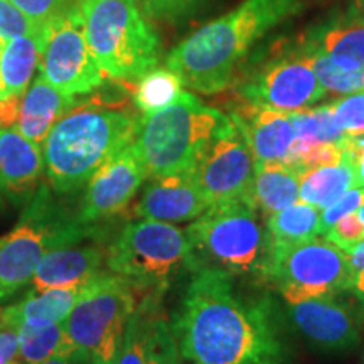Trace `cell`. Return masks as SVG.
Returning <instances> with one entry per match:
<instances>
[{
  "label": "cell",
  "mask_w": 364,
  "mask_h": 364,
  "mask_svg": "<svg viewBox=\"0 0 364 364\" xmlns=\"http://www.w3.org/2000/svg\"><path fill=\"white\" fill-rule=\"evenodd\" d=\"M162 295L147 294L132 314L122 343L120 356L117 364H145V346L147 332L154 314L161 307Z\"/></svg>",
  "instance_id": "f546056e"
},
{
  "label": "cell",
  "mask_w": 364,
  "mask_h": 364,
  "mask_svg": "<svg viewBox=\"0 0 364 364\" xmlns=\"http://www.w3.org/2000/svg\"><path fill=\"white\" fill-rule=\"evenodd\" d=\"M300 174L285 162H265L255 166L252 204L270 218L299 201Z\"/></svg>",
  "instance_id": "cb8c5ba5"
},
{
  "label": "cell",
  "mask_w": 364,
  "mask_h": 364,
  "mask_svg": "<svg viewBox=\"0 0 364 364\" xmlns=\"http://www.w3.org/2000/svg\"><path fill=\"white\" fill-rule=\"evenodd\" d=\"M0 314H2V309H0Z\"/></svg>",
  "instance_id": "7dc6e473"
},
{
  "label": "cell",
  "mask_w": 364,
  "mask_h": 364,
  "mask_svg": "<svg viewBox=\"0 0 364 364\" xmlns=\"http://www.w3.org/2000/svg\"><path fill=\"white\" fill-rule=\"evenodd\" d=\"M76 7L105 76L129 85L159 66L161 38L135 0H76Z\"/></svg>",
  "instance_id": "5b68a950"
},
{
  "label": "cell",
  "mask_w": 364,
  "mask_h": 364,
  "mask_svg": "<svg viewBox=\"0 0 364 364\" xmlns=\"http://www.w3.org/2000/svg\"><path fill=\"white\" fill-rule=\"evenodd\" d=\"M349 16L356 17L359 21H364V0H354L353 14H349Z\"/></svg>",
  "instance_id": "7bdbcfd3"
},
{
  "label": "cell",
  "mask_w": 364,
  "mask_h": 364,
  "mask_svg": "<svg viewBox=\"0 0 364 364\" xmlns=\"http://www.w3.org/2000/svg\"><path fill=\"white\" fill-rule=\"evenodd\" d=\"M292 51L312 68L314 75L317 76L318 83L324 86L327 93L346 97V95L364 91V70H343L321 48H317L316 44L304 38V36H300Z\"/></svg>",
  "instance_id": "83f0119b"
},
{
  "label": "cell",
  "mask_w": 364,
  "mask_h": 364,
  "mask_svg": "<svg viewBox=\"0 0 364 364\" xmlns=\"http://www.w3.org/2000/svg\"><path fill=\"white\" fill-rule=\"evenodd\" d=\"M356 186V162L344 150L343 161L336 166L317 167L300 176L299 199L300 203L324 209Z\"/></svg>",
  "instance_id": "484cf974"
},
{
  "label": "cell",
  "mask_w": 364,
  "mask_h": 364,
  "mask_svg": "<svg viewBox=\"0 0 364 364\" xmlns=\"http://www.w3.org/2000/svg\"><path fill=\"white\" fill-rule=\"evenodd\" d=\"M300 11V0H243L177 44L166 66L196 93H221L238 78L255 46Z\"/></svg>",
  "instance_id": "7a4b0ae2"
},
{
  "label": "cell",
  "mask_w": 364,
  "mask_h": 364,
  "mask_svg": "<svg viewBox=\"0 0 364 364\" xmlns=\"http://www.w3.org/2000/svg\"><path fill=\"white\" fill-rule=\"evenodd\" d=\"M149 177L147 167L134 144L112 157L88 181L78 221L95 225L105 218H112L129 206Z\"/></svg>",
  "instance_id": "5bb4252c"
},
{
  "label": "cell",
  "mask_w": 364,
  "mask_h": 364,
  "mask_svg": "<svg viewBox=\"0 0 364 364\" xmlns=\"http://www.w3.org/2000/svg\"><path fill=\"white\" fill-rule=\"evenodd\" d=\"M124 98L90 100L71 108L43 144L44 172L58 194L88 184L100 167L134 144L140 117L122 110Z\"/></svg>",
  "instance_id": "3957f363"
},
{
  "label": "cell",
  "mask_w": 364,
  "mask_h": 364,
  "mask_svg": "<svg viewBox=\"0 0 364 364\" xmlns=\"http://www.w3.org/2000/svg\"><path fill=\"white\" fill-rule=\"evenodd\" d=\"M307 38L336 65L348 71L364 70V21L348 16L309 29Z\"/></svg>",
  "instance_id": "7402d4cb"
},
{
  "label": "cell",
  "mask_w": 364,
  "mask_h": 364,
  "mask_svg": "<svg viewBox=\"0 0 364 364\" xmlns=\"http://www.w3.org/2000/svg\"><path fill=\"white\" fill-rule=\"evenodd\" d=\"M349 262H351L354 277H356L359 272L364 270V240L353 250L351 253H349Z\"/></svg>",
  "instance_id": "ab89813d"
},
{
  "label": "cell",
  "mask_w": 364,
  "mask_h": 364,
  "mask_svg": "<svg viewBox=\"0 0 364 364\" xmlns=\"http://www.w3.org/2000/svg\"><path fill=\"white\" fill-rule=\"evenodd\" d=\"M186 231L193 243L196 270L215 267L233 277L267 282L270 238L250 203L211 206Z\"/></svg>",
  "instance_id": "52a82bcc"
},
{
  "label": "cell",
  "mask_w": 364,
  "mask_h": 364,
  "mask_svg": "<svg viewBox=\"0 0 364 364\" xmlns=\"http://www.w3.org/2000/svg\"><path fill=\"white\" fill-rule=\"evenodd\" d=\"M85 240L61 245L44 255L31 280V292L83 285L102 273L107 250L98 245H83Z\"/></svg>",
  "instance_id": "d6986e66"
},
{
  "label": "cell",
  "mask_w": 364,
  "mask_h": 364,
  "mask_svg": "<svg viewBox=\"0 0 364 364\" xmlns=\"http://www.w3.org/2000/svg\"><path fill=\"white\" fill-rule=\"evenodd\" d=\"M41 364H91L88 359H86L81 353H73L71 356H61V358H54L49 359V361L41 363Z\"/></svg>",
  "instance_id": "60d3db41"
},
{
  "label": "cell",
  "mask_w": 364,
  "mask_h": 364,
  "mask_svg": "<svg viewBox=\"0 0 364 364\" xmlns=\"http://www.w3.org/2000/svg\"><path fill=\"white\" fill-rule=\"evenodd\" d=\"M145 364H184L179 344L162 309L159 307L150 321L145 346Z\"/></svg>",
  "instance_id": "4dcf8cb0"
},
{
  "label": "cell",
  "mask_w": 364,
  "mask_h": 364,
  "mask_svg": "<svg viewBox=\"0 0 364 364\" xmlns=\"http://www.w3.org/2000/svg\"><path fill=\"white\" fill-rule=\"evenodd\" d=\"M208 209L209 203L196 172H184L152 177L136 203L135 216L176 225L198 220Z\"/></svg>",
  "instance_id": "2e32d148"
},
{
  "label": "cell",
  "mask_w": 364,
  "mask_h": 364,
  "mask_svg": "<svg viewBox=\"0 0 364 364\" xmlns=\"http://www.w3.org/2000/svg\"><path fill=\"white\" fill-rule=\"evenodd\" d=\"M324 238L349 255L364 240V226L358 220L356 213H353L336 223L324 235Z\"/></svg>",
  "instance_id": "d590c367"
},
{
  "label": "cell",
  "mask_w": 364,
  "mask_h": 364,
  "mask_svg": "<svg viewBox=\"0 0 364 364\" xmlns=\"http://www.w3.org/2000/svg\"><path fill=\"white\" fill-rule=\"evenodd\" d=\"M356 216H358V220L361 221V225L364 226V204L356 211Z\"/></svg>",
  "instance_id": "f6af8a7d"
},
{
  "label": "cell",
  "mask_w": 364,
  "mask_h": 364,
  "mask_svg": "<svg viewBox=\"0 0 364 364\" xmlns=\"http://www.w3.org/2000/svg\"><path fill=\"white\" fill-rule=\"evenodd\" d=\"M326 95L312 68L292 48L273 54L238 83L241 102L284 113L311 108Z\"/></svg>",
  "instance_id": "7c38bea8"
},
{
  "label": "cell",
  "mask_w": 364,
  "mask_h": 364,
  "mask_svg": "<svg viewBox=\"0 0 364 364\" xmlns=\"http://www.w3.org/2000/svg\"><path fill=\"white\" fill-rule=\"evenodd\" d=\"M230 118L252 150L255 166L265 162H285L295 142L290 113L241 102L230 112Z\"/></svg>",
  "instance_id": "e0dca14e"
},
{
  "label": "cell",
  "mask_w": 364,
  "mask_h": 364,
  "mask_svg": "<svg viewBox=\"0 0 364 364\" xmlns=\"http://www.w3.org/2000/svg\"><path fill=\"white\" fill-rule=\"evenodd\" d=\"M196 179L209 208L230 203L252 204L255 159L233 120L218 132L203 154L196 167Z\"/></svg>",
  "instance_id": "4fadbf2b"
},
{
  "label": "cell",
  "mask_w": 364,
  "mask_h": 364,
  "mask_svg": "<svg viewBox=\"0 0 364 364\" xmlns=\"http://www.w3.org/2000/svg\"><path fill=\"white\" fill-rule=\"evenodd\" d=\"M361 364H364V356H363V361H361Z\"/></svg>",
  "instance_id": "bcb514c9"
},
{
  "label": "cell",
  "mask_w": 364,
  "mask_h": 364,
  "mask_svg": "<svg viewBox=\"0 0 364 364\" xmlns=\"http://www.w3.org/2000/svg\"><path fill=\"white\" fill-rule=\"evenodd\" d=\"M265 226L270 238L272 260L287 250L317 238L321 235V213L311 204L295 203L267 218Z\"/></svg>",
  "instance_id": "d4e9b609"
},
{
  "label": "cell",
  "mask_w": 364,
  "mask_h": 364,
  "mask_svg": "<svg viewBox=\"0 0 364 364\" xmlns=\"http://www.w3.org/2000/svg\"><path fill=\"white\" fill-rule=\"evenodd\" d=\"M364 204V188L363 186H356V188L349 189L344 193L336 203L331 206L322 209L321 213V235L324 236L332 226L344 216L353 215Z\"/></svg>",
  "instance_id": "e575fe53"
},
{
  "label": "cell",
  "mask_w": 364,
  "mask_h": 364,
  "mask_svg": "<svg viewBox=\"0 0 364 364\" xmlns=\"http://www.w3.org/2000/svg\"><path fill=\"white\" fill-rule=\"evenodd\" d=\"M107 265L145 295H164L182 270H196L188 231L150 220L130 223L118 233L107 250Z\"/></svg>",
  "instance_id": "ba28073f"
},
{
  "label": "cell",
  "mask_w": 364,
  "mask_h": 364,
  "mask_svg": "<svg viewBox=\"0 0 364 364\" xmlns=\"http://www.w3.org/2000/svg\"><path fill=\"white\" fill-rule=\"evenodd\" d=\"M17 331L19 354L24 364H41L76 353V348L68 338L65 322L22 321Z\"/></svg>",
  "instance_id": "4316f807"
},
{
  "label": "cell",
  "mask_w": 364,
  "mask_h": 364,
  "mask_svg": "<svg viewBox=\"0 0 364 364\" xmlns=\"http://www.w3.org/2000/svg\"><path fill=\"white\" fill-rule=\"evenodd\" d=\"M289 317L295 329L321 351H351L361 341V322L336 295L289 304Z\"/></svg>",
  "instance_id": "9a60e30c"
},
{
  "label": "cell",
  "mask_w": 364,
  "mask_h": 364,
  "mask_svg": "<svg viewBox=\"0 0 364 364\" xmlns=\"http://www.w3.org/2000/svg\"><path fill=\"white\" fill-rule=\"evenodd\" d=\"M135 287L117 273H100L88 282L70 317L68 338L91 364H117L132 314Z\"/></svg>",
  "instance_id": "9c48e42d"
},
{
  "label": "cell",
  "mask_w": 364,
  "mask_h": 364,
  "mask_svg": "<svg viewBox=\"0 0 364 364\" xmlns=\"http://www.w3.org/2000/svg\"><path fill=\"white\" fill-rule=\"evenodd\" d=\"M44 22L26 16L11 0H0V44L6 41L39 33Z\"/></svg>",
  "instance_id": "d6a6232c"
},
{
  "label": "cell",
  "mask_w": 364,
  "mask_h": 364,
  "mask_svg": "<svg viewBox=\"0 0 364 364\" xmlns=\"http://www.w3.org/2000/svg\"><path fill=\"white\" fill-rule=\"evenodd\" d=\"M182 81L169 68H154L139 81H135L132 90L134 105L142 115L156 113L169 107L181 97Z\"/></svg>",
  "instance_id": "f1b7e54d"
},
{
  "label": "cell",
  "mask_w": 364,
  "mask_h": 364,
  "mask_svg": "<svg viewBox=\"0 0 364 364\" xmlns=\"http://www.w3.org/2000/svg\"><path fill=\"white\" fill-rule=\"evenodd\" d=\"M172 332L193 364H282L285 348L265 302L243 300L221 268L191 272Z\"/></svg>",
  "instance_id": "6da1fadb"
},
{
  "label": "cell",
  "mask_w": 364,
  "mask_h": 364,
  "mask_svg": "<svg viewBox=\"0 0 364 364\" xmlns=\"http://www.w3.org/2000/svg\"><path fill=\"white\" fill-rule=\"evenodd\" d=\"M41 53L43 27L39 33L21 36L0 44V102L21 98V95H24L38 70Z\"/></svg>",
  "instance_id": "44dd1931"
},
{
  "label": "cell",
  "mask_w": 364,
  "mask_h": 364,
  "mask_svg": "<svg viewBox=\"0 0 364 364\" xmlns=\"http://www.w3.org/2000/svg\"><path fill=\"white\" fill-rule=\"evenodd\" d=\"M336 120L349 136L364 134V91L332 102Z\"/></svg>",
  "instance_id": "836d02e7"
},
{
  "label": "cell",
  "mask_w": 364,
  "mask_h": 364,
  "mask_svg": "<svg viewBox=\"0 0 364 364\" xmlns=\"http://www.w3.org/2000/svg\"><path fill=\"white\" fill-rule=\"evenodd\" d=\"M354 272L349 255L327 240L314 238L270 260L267 282L287 304L351 290Z\"/></svg>",
  "instance_id": "30bf717a"
},
{
  "label": "cell",
  "mask_w": 364,
  "mask_h": 364,
  "mask_svg": "<svg viewBox=\"0 0 364 364\" xmlns=\"http://www.w3.org/2000/svg\"><path fill=\"white\" fill-rule=\"evenodd\" d=\"M26 16L38 22H46L70 6L71 0H11Z\"/></svg>",
  "instance_id": "8d00e7d4"
},
{
  "label": "cell",
  "mask_w": 364,
  "mask_h": 364,
  "mask_svg": "<svg viewBox=\"0 0 364 364\" xmlns=\"http://www.w3.org/2000/svg\"><path fill=\"white\" fill-rule=\"evenodd\" d=\"M19 108H21L19 97L0 102V129H7V127L16 125L17 117H19Z\"/></svg>",
  "instance_id": "f35d334b"
},
{
  "label": "cell",
  "mask_w": 364,
  "mask_h": 364,
  "mask_svg": "<svg viewBox=\"0 0 364 364\" xmlns=\"http://www.w3.org/2000/svg\"><path fill=\"white\" fill-rule=\"evenodd\" d=\"M351 294L356 297V300L361 304L364 311V270L359 272L356 277H354L353 285H351Z\"/></svg>",
  "instance_id": "b9f144b4"
},
{
  "label": "cell",
  "mask_w": 364,
  "mask_h": 364,
  "mask_svg": "<svg viewBox=\"0 0 364 364\" xmlns=\"http://www.w3.org/2000/svg\"><path fill=\"white\" fill-rule=\"evenodd\" d=\"M76 103V97L61 93L39 75L22 98L16 129L31 142L43 147L53 127Z\"/></svg>",
  "instance_id": "ffe728a7"
},
{
  "label": "cell",
  "mask_w": 364,
  "mask_h": 364,
  "mask_svg": "<svg viewBox=\"0 0 364 364\" xmlns=\"http://www.w3.org/2000/svg\"><path fill=\"white\" fill-rule=\"evenodd\" d=\"M231 118L182 91L169 107L142 115L134 147L150 177L196 172L203 154Z\"/></svg>",
  "instance_id": "277c9868"
},
{
  "label": "cell",
  "mask_w": 364,
  "mask_h": 364,
  "mask_svg": "<svg viewBox=\"0 0 364 364\" xmlns=\"http://www.w3.org/2000/svg\"><path fill=\"white\" fill-rule=\"evenodd\" d=\"M150 19L179 22L188 19L201 9L206 0H135Z\"/></svg>",
  "instance_id": "1f68e13d"
},
{
  "label": "cell",
  "mask_w": 364,
  "mask_h": 364,
  "mask_svg": "<svg viewBox=\"0 0 364 364\" xmlns=\"http://www.w3.org/2000/svg\"><path fill=\"white\" fill-rule=\"evenodd\" d=\"M43 172L44 157L39 145L17 129H0V193L26 206L38 193Z\"/></svg>",
  "instance_id": "ac0fdd59"
},
{
  "label": "cell",
  "mask_w": 364,
  "mask_h": 364,
  "mask_svg": "<svg viewBox=\"0 0 364 364\" xmlns=\"http://www.w3.org/2000/svg\"><path fill=\"white\" fill-rule=\"evenodd\" d=\"M356 182L364 188V166H356Z\"/></svg>",
  "instance_id": "ee69618b"
},
{
  "label": "cell",
  "mask_w": 364,
  "mask_h": 364,
  "mask_svg": "<svg viewBox=\"0 0 364 364\" xmlns=\"http://www.w3.org/2000/svg\"><path fill=\"white\" fill-rule=\"evenodd\" d=\"M0 196H2V193H0Z\"/></svg>",
  "instance_id": "c3c4849f"
},
{
  "label": "cell",
  "mask_w": 364,
  "mask_h": 364,
  "mask_svg": "<svg viewBox=\"0 0 364 364\" xmlns=\"http://www.w3.org/2000/svg\"><path fill=\"white\" fill-rule=\"evenodd\" d=\"M88 282L75 287H58V289L39 290L27 294L24 300L2 309L0 326L16 327L22 321H43V322H65L81 294L85 292Z\"/></svg>",
  "instance_id": "603a6c76"
},
{
  "label": "cell",
  "mask_w": 364,
  "mask_h": 364,
  "mask_svg": "<svg viewBox=\"0 0 364 364\" xmlns=\"http://www.w3.org/2000/svg\"><path fill=\"white\" fill-rule=\"evenodd\" d=\"M98 236V228L68 218L41 186L26 204L17 225L0 236V302L12 299L33 280L44 255L61 245Z\"/></svg>",
  "instance_id": "8992f818"
},
{
  "label": "cell",
  "mask_w": 364,
  "mask_h": 364,
  "mask_svg": "<svg viewBox=\"0 0 364 364\" xmlns=\"http://www.w3.org/2000/svg\"><path fill=\"white\" fill-rule=\"evenodd\" d=\"M41 76L70 97L93 93L107 76L91 54L76 2L43 26Z\"/></svg>",
  "instance_id": "8fae6325"
},
{
  "label": "cell",
  "mask_w": 364,
  "mask_h": 364,
  "mask_svg": "<svg viewBox=\"0 0 364 364\" xmlns=\"http://www.w3.org/2000/svg\"><path fill=\"white\" fill-rule=\"evenodd\" d=\"M0 364H24L19 354V331L0 326Z\"/></svg>",
  "instance_id": "74e56055"
}]
</instances>
